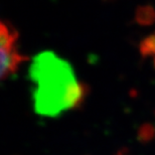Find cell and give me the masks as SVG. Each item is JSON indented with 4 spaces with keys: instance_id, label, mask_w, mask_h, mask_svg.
<instances>
[{
    "instance_id": "1",
    "label": "cell",
    "mask_w": 155,
    "mask_h": 155,
    "mask_svg": "<svg viewBox=\"0 0 155 155\" xmlns=\"http://www.w3.org/2000/svg\"><path fill=\"white\" fill-rule=\"evenodd\" d=\"M29 79L33 85L35 111L43 117H58L81 106L88 93L72 66L52 51L35 55L29 68Z\"/></svg>"
},
{
    "instance_id": "2",
    "label": "cell",
    "mask_w": 155,
    "mask_h": 155,
    "mask_svg": "<svg viewBox=\"0 0 155 155\" xmlns=\"http://www.w3.org/2000/svg\"><path fill=\"white\" fill-rule=\"evenodd\" d=\"M26 60L17 48V33L0 21V82L13 74Z\"/></svg>"
},
{
    "instance_id": "3",
    "label": "cell",
    "mask_w": 155,
    "mask_h": 155,
    "mask_svg": "<svg viewBox=\"0 0 155 155\" xmlns=\"http://www.w3.org/2000/svg\"><path fill=\"white\" fill-rule=\"evenodd\" d=\"M135 20L140 25L148 26L155 23V8L151 5H141L135 11Z\"/></svg>"
},
{
    "instance_id": "4",
    "label": "cell",
    "mask_w": 155,
    "mask_h": 155,
    "mask_svg": "<svg viewBox=\"0 0 155 155\" xmlns=\"http://www.w3.org/2000/svg\"><path fill=\"white\" fill-rule=\"evenodd\" d=\"M139 51L142 58L155 57V32L141 40L139 45Z\"/></svg>"
},
{
    "instance_id": "5",
    "label": "cell",
    "mask_w": 155,
    "mask_h": 155,
    "mask_svg": "<svg viewBox=\"0 0 155 155\" xmlns=\"http://www.w3.org/2000/svg\"><path fill=\"white\" fill-rule=\"evenodd\" d=\"M155 138V126L151 123H144L139 127L137 139L141 143H148Z\"/></svg>"
},
{
    "instance_id": "6",
    "label": "cell",
    "mask_w": 155,
    "mask_h": 155,
    "mask_svg": "<svg viewBox=\"0 0 155 155\" xmlns=\"http://www.w3.org/2000/svg\"><path fill=\"white\" fill-rule=\"evenodd\" d=\"M117 155H126V154H124V153H122V152H119Z\"/></svg>"
},
{
    "instance_id": "7",
    "label": "cell",
    "mask_w": 155,
    "mask_h": 155,
    "mask_svg": "<svg viewBox=\"0 0 155 155\" xmlns=\"http://www.w3.org/2000/svg\"><path fill=\"white\" fill-rule=\"evenodd\" d=\"M153 64H154V67H155V58H154V60H153Z\"/></svg>"
}]
</instances>
